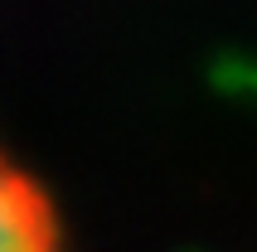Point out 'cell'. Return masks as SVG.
<instances>
[{
  "label": "cell",
  "mask_w": 257,
  "mask_h": 252,
  "mask_svg": "<svg viewBox=\"0 0 257 252\" xmlns=\"http://www.w3.org/2000/svg\"><path fill=\"white\" fill-rule=\"evenodd\" d=\"M0 252H63L54 204L0 151Z\"/></svg>",
  "instance_id": "cell-1"
}]
</instances>
